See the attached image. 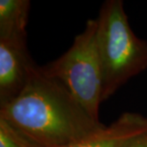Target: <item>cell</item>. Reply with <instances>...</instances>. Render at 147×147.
<instances>
[{"label": "cell", "mask_w": 147, "mask_h": 147, "mask_svg": "<svg viewBox=\"0 0 147 147\" xmlns=\"http://www.w3.org/2000/svg\"><path fill=\"white\" fill-rule=\"evenodd\" d=\"M29 10V0H0V40H26Z\"/></svg>", "instance_id": "8992f818"}, {"label": "cell", "mask_w": 147, "mask_h": 147, "mask_svg": "<svg viewBox=\"0 0 147 147\" xmlns=\"http://www.w3.org/2000/svg\"><path fill=\"white\" fill-rule=\"evenodd\" d=\"M34 64L26 40H0V106L22 92Z\"/></svg>", "instance_id": "277c9868"}, {"label": "cell", "mask_w": 147, "mask_h": 147, "mask_svg": "<svg viewBox=\"0 0 147 147\" xmlns=\"http://www.w3.org/2000/svg\"><path fill=\"white\" fill-rule=\"evenodd\" d=\"M0 147H36L6 120L0 119Z\"/></svg>", "instance_id": "52a82bcc"}, {"label": "cell", "mask_w": 147, "mask_h": 147, "mask_svg": "<svg viewBox=\"0 0 147 147\" xmlns=\"http://www.w3.org/2000/svg\"><path fill=\"white\" fill-rule=\"evenodd\" d=\"M96 19H89L84 31L65 54L43 66L48 75L59 79L94 119L98 120L102 101V76L96 47Z\"/></svg>", "instance_id": "3957f363"}, {"label": "cell", "mask_w": 147, "mask_h": 147, "mask_svg": "<svg viewBox=\"0 0 147 147\" xmlns=\"http://www.w3.org/2000/svg\"><path fill=\"white\" fill-rule=\"evenodd\" d=\"M0 119L36 147H66L106 127L59 79L34 64L23 91L0 106Z\"/></svg>", "instance_id": "6da1fadb"}, {"label": "cell", "mask_w": 147, "mask_h": 147, "mask_svg": "<svg viewBox=\"0 0 147 147\" xmlns=\"http://www.w3.org/2000/svg\"><path fill=\"white\" fill-rule=\"evenodd\" d=\"M134 147H147V137L145 139H143L140 142L138 143L137 145H135Z\"/></svg>", "instance_id": "ba28073f"}, {"label": "cell", "mask_w": 147, "mask_h": 147, "mask_svg": "<svg viewBox=\"0 0 147 147\" xmlns=\"http://www.w3.org/2000/svg\"><path fill=\"white\" fill-rule=\"evenodd\" d=\"M96 21L103 101L147 69V42L132 31L121 0L105 1Z\"/></svg>", "instance_id": "7a4b0ae2"}, {"label": "cell", "mask_w": 147, "mask_h": 147, "mask_svg": "<svg viewBox=\"0 0 147 147\" xmlns=\"http://www.w3.org/2000/svg\"><path fill=\"white\" fill-rule=\"evenodd\" d=\"M147 137V117L124 113L93 136L66 147H134Z\"/></svg>", "instance_id": "5b68a950"}]
</instances>
